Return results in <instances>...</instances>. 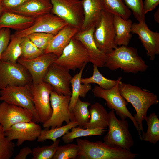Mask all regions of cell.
Instances as JSON below:
<instances>
[{
    "mask_svg": "<svg viewBox=\"0 0 159 159\" xmlns=\"http://www.w3.org/2000/svg\"><path fill=\"white\" fill-rule=\"evenodd\" d=\"M119 88L122 96L135 109L136 113L133 116L140 130L143 132V121L146 118L149 108L159 102L158 96L148 90L135 85L123 83L121 80L119 83Z\"/></svg>",
    "mask_w": 159,
    "mask_h": 159,
    "instance_id": "6da1fadb",
    "label": "cell"
},
{
    "mask_svg": "<svg viewBox=\"0 0 159 159\" xmlns=\"http://www.w3.org/2000/svg\"><path fill=\"white\" fill-rule=\"evenodd\" d=\"M106 54L104 67L111 70L120 69L126 73L136 74L148 67L135 48L127 46L118 47Z\"/></svg>",
    "mask_w": 159,
    "mask_h": 159,
    "instance_id": "7a4b0ae2",
    "label": "cell"
},
{
    "mask_svg": "<svg viewBox=\"0 0 159 159\" xmlns=\"http://www.w3.org/2000/svg\"><path fill=\"white\" fill-rule=\"evenodd\" d=\"M79 159H134L138 155L130 151L109 146L101 141L92 142L77 138Z\"/></svg>",
    "mask_w": 159,
    "mask_h": 159,
    "instance_id": "3957f363",
    "label": "cell"
},
{
    "mask_svg": "<svg viewBox=\"0 0 159 159\" xmlns=\"http://www.w3.org/2000/svg\"><path fill=\"white\" fill-rule=\"evenodd\" d=\"M108 127L109 130L103 138V142L113 148L130 151L134 143L128 121L118 119L114 110L111 109L108 113Z\"/></svg>",
    "mask_w": 159,
    "mask_h": 159,
    "instance_id": "277c9868",
    "label": "cell"
},
{
    "mask_svg": "<svg viewBox=\"0 0 159 159\" xmlns=\"http://www.w3.org/2000/svg\"><path fill=\"white\" fill-rule=\"evenodd\" d=\"M119 82L112 88L107 90L103 89L98 85L95 86L92 90V92L95 97L105 100L107 107L111 109L115 110L117 115L121 119L125 120L127 117L130 118L132 122L141 139V133L138 125L127 107L128 102L120 93L119 88Z\"/></svg>",
    "mask_w": 159,
    "mask_h": 159,
    "instance_id": "5b68a950",
    "label": "cell"
},
{
    "mask_svg": "<svg viewBox=\"0 0 159 159\" xmlns=\"http://www.w3.org/2000/svg\"><path fill=\"white\" fill-rule=\"evenodd\" d=\"M114 15L103 9L99 21L95 26L93 38L96 45L106 54L118 47L115 42V31L113 23Z\"/></svg>",
    "mask_w": 159,
    "mask_h": 159,
    "instance_id": "8992f818",
    "label": "cell"
},
{
    "mask_svg": "<svg viewBox=\"0 0 159 159\" xmlns=\"http://www.w3.org/2000/svg\"><path fill=\"white\" fill-rule=\"evenodd\" d=\"M30 85L9 86L0 90V100L29 110L33 114V122H40L35 109Z\"/></svg>",
    "mask_w": 159,
    "mask_h": 159,
    "instance_id": "52a82bcc",
    "label": "cell"
},
{
    "mask_svg": "<svg viewBox=\"0 0 159 159\" xmlns=\"http://www.w3.org/2000/svg\"><path fill=\"white\" fill-rule=\"evenodd\" d=\"M71 96L59 95L54 90L51 92L50 100L52 111L51 117L43 123L45 129L61 126L64 122L67 124L74 121V116L70 111L69 104Z\"/></svg>",
    "mask_w": 159,
    "mask_h": 159,
    "instance_id": "ba28073f",
    "label": "cell"
},
{
    "mask_svg": "<svg viewBox=\"0 0 159 159\" xmlns=\"http://www.w3.org/2000/svg\"><path fill=\"white\" fill-rule=\"evenodd\" d=\"M89 62L87 52L82 43L74 37L55 62L69 70L80 69Z\"/></svg>",
    "mask_w": 159,
    "mask_h": 159,
    "instance_id": "9c48e42d",
    "label": "cell"
},
{
    "mask_svg": "<svg viewBox=\"0 0 159 159\" xmlns=\"http://www.w3.org/2000/svg\"><path fill=\"white\" fill-rule=\"evenodd\" d=\"M50 0L52 5L51 13L80 29L84 20L82 0Z\"/></svg>",
    "mask_w": 159,
    "mask_h": 159,
    "instance_id": "30bf717a",
    "label": "cell"
},
{
    "mask_svg": "<svg viewBox=\"0 0 159 159\" xmlns=\"http://www.w3.org/2000/svg\"><path fill=\"white\" fill-rule=\"evenodd\" d=\"M32 83L30 73L21 64L0 60V90L9 86H23Z\"/></svg>",
    "mask_w": 159,
    "mask_h": 159,
    "instance_id": "8fae6325",
    "label": "cell"
},
{
    "mask_svg": "<svg viewBox=\"0 0 159 159\" xmlns=\"http://www.w3.org/2000/svg\"><path fill=\"white\" fill-rule=\"evenodd\" d=\"M30 87L36 112L40 122L43 124L49 119L52 113L50 96L53 88L44 81L37 84L32 83Z\"/></svg>",
    "mask_w": 159,
    "mask_h": 159,
    "instance_id": "7c38bea8",
    "label": "cell"
},
{
    "mask_svg": "<svg viewBox=\"0 0 159 159\" xmlns=\"http://www.w3.org/2000/svg\"><path fill=\"white\" fill-rule=\"evenodd\" d=\"M67 24L64 20L50 12L35 19L34 24L29 27L22 31H16L14 34L21 38L36 32L55 35Z\"/></svg>",
    "mask_w": 159,
    "mask_h": 159,
    "instance_id": "4fadbf2b",
    "label": "cell"
},
{
    "mask_svg": "<svg viewBox=\"0 0 159 159\" xmlns=\"http://www.w3.org/2000/svg\"><path fill=\"white\" fill-rule=\"evenodd\" d=\"M72 77L69 70L54 62L48 68L43 80L50 85L59 95L71 96L70 86Z\"/></svg>",
    "mask_w": 159,
    "mask_h": 159,
    "instance_id": "5bb4252c",
    "label": "cell"
},
{
    "mask_svg": "<svg viewBox=\"0 0 159 159\" xmlns=\"http://www.w3.org/2000/svg\"><path fill=\"white\" fill-rule=\"evenodd\" d=\"M33 119L32 113L27 109L4 101L0 104V124L5 131L14 124L33 121Z\"/></svg>",
    "mask_w": 159,
    "mask_h": 159,
    "instance_id": "9a60e30c",
    "label": "cell"
},
{
    "mask_svg": "<svg viewBox=\"0 0 159 159\" xmlns=\"http://www.w3.org/2000/svg\"><path fill=\"white\" fill-rule=\"evenodd\" d=\"M58 58L54 54L43 53L34 58L29 60L19 58L17 62L23 65L31 75L32 83L37 84L43 81V78L49 66Z\"/></svg>",
    "mask_w": 159,
    "mask_h": 159,
    "instance_id": "2e32d148",
    "label": "cell"
},
{
    "mask_svg": "<svg viewBox=\"0 0 159 159\" xmlns=\"http://www.w3.org/2000/svg\"><path fill=\"white\" fill-rule=\"evenodd\" d=\"M41 126L33 121L20 122L11 126L5 131V135L9 141L17 140L16 145H21L26 141H33L39 136Z\"/></svg>",
    "mask_w": 159,
    "mask_h": 159,
    "instance_id": "e0dca14e",
    "label": "cell"
},
{
    "mask_svg": "<svg viewBox=\"0 0 159 159\" xmlns=\"http://www.w3.org/2000/svg\"><path fill=\"white\" fill-rule=\"evenodd\" d=\"M131 33L138 35L151 61L159 54V33L150 30L145 22L132 23Z\"/></svg>",
    "mask_w": 159,
    "mask_h": 159,
    "instance_id": "ac0fdd59",
    "label": "cell"
},
{
    "mask_svg": "<svg viewBox=\"0 0 159 159\" xmlns=\"http://www.w3.org/2000/svg\"><path fill=\"white\" fill-rule=\"evenodd\" d=\"M95 27L84 30H80L74 37L83 44L88 53L89 62L98 68L105 66L106 54L100 50L97 47L93 38Z\"/></svg>",
    "mask_w": 159,
    "mask_h": 159,
    "instance_id": "d6986e66",
    "label": "cell"
},
{
    "mask_svg": "<svg viewBox=\"0 0 159 159\" xmlns=\"http://www.w3.org/2000/svg\"><path fill=\"white\" fill-rule=\"evenodd\" d=\"M80 30L67 24L54 35L49 44L44 51V53H52L58 57L71 39Z\"/></svg>",
    "mask_w": 159,
    "mask_h": 159,
    "instance_id": "ffe728a7",
    "label": "cell"
},
{
    "mask_svg": "<svg viewBox=\"0 0 159 159\" xmlns=\"http://www.w3.org/2000/svg\"><path fill=\"white\" fill-rule=\"evenodd\" d=\"M52 8L50 0H28L18 7L6 11L36 19L51 12Z\"/></svg>",
    "mask_w": 159,
    "mask_h": 159,
    "instance_id": "44dd1931",
    "label": "cell"
},
{
    "mask_svg": "<svg viewBox=\"0 0 159 159\" xmlns=\"http://www.w3.org/2000/svg\"><path fill=\"white\" fill-rule=\"evenodd\" d=\"M35 19L13 12L4 10L0 15V29L7 28L21 31L31 26Z\"/></svg>",
    "mask_w": 159,
    "mask_h": 159,
    "instance_id": "7402d4cb",
    "label": "cell"
},
{
    "mask_svg": "<svg viewBox=\"0 0 159 159\" xmlns=\"http://www.w3.org/2000/svg\"><path fill=\"white\" fill-rule=\"evenodd\" d=\"M84 20L80 29L95 27L99 21L103 8L100 0H82Z\"/></svg>",
    "mask_w": 159,
    "mask_h": 159,
    "instance_id": "603a6c76",
    "label": "cell"
},
{
    "mask_svg": "<svg viewBox=\"0 0 159 159\" xmlns=\"http://www.w3.org/2000/svg\"><path fill=\"white\" fill-rule=\"evenodd\" d=\"M130 19H125L120 16L114 15L113 23L115 31V42L118 47L127 46L132 35L131 27L132 24Z\"/></svg>",
    "mask_w": 159,
    "mask_h": 159,
    "instance_id": "cb8c5ba5",
    "label": "cell"
},
{
    "mask_svg": "<svg viewBox=\"0 0 159 159\" xmlns=\"http://www.w3.org/2000/svg\"><path fill=\"white\" fill-rule=\"evenodd\" d=\"M90 118L83 128L106 129L108 126V113L104 107L99 102L91 105L89 109Z\"/></svg>",
    "mask_w": 159,
    "mask_h": 159,
    "instance_id": "d4e9b609",
    "label": "cell"
},
{
    "mask_svg": "<svg viewBox=\"0 0 159 159\" xmlns=\"http://www.w3.org/2000/svg\"><path fill=\"white\" fill-rule=\"evenodd\" d=\"M85 66L80 69L79 72L72 77L70 81L72 91L69 107L72 112L78 99L80 97L85 98L87 93L92 89L90 84H83L81 82L82 74Z\"/></svg>",
    "mask_w": 159,
    "mask_h": 159,
    "instance_id": "484cf974",
    "label": "cell"
},
{
    "mask_svg": "<svg viewBox=\"0 0 159 159\" xmlns=\"http://www.w3.org/2000/svg\"><path fill=\"white\" fill-rule=\"evenodd\" d=\"M155 113L153 112L147 117L145 120L148 126L145 132H142L141 139L154 144L159 140V119Z\"/></svg>",
    "mask_w": 159,
    "mask_h": 159,
    "instance_id": "4316f807",
    "label": "cell"
},
{
    "mask_svg": "<svg viewBox=\"0 0 159 159\" xmlns=\"http://www.w3.org/2000/svg\"><path fill=\"white\" fill-rule=\"evenodd\" d=\"M103 9L114 15L120 16L125 19H129L131 11L123 0H100Z\"/></svg>",
    "mask_w": 159,
    "mask_h": 159,
    "instance_id": "83f0119b",
    "label": "cell"
},
{
    "mask_svg": "<svg viewBox=\"0 0 159 159\" xmlns=\"http://www.w3.org/2000/svg\"><path fill=\"white\" fill-rule=\"evenodd\" d=\"M22 38L14 34L11 35L9 42L2 54L0 60L15 63L20 58L21 51L20 44Z\"/></svg>",
    "mask_w": 159,
    "mask_h": 159,
    "instance_id": "f1b7e54d",
    "label": "cell"
},
{
    "mask_svg": "<svg viewBox=\"0 0 159 159\" xmlns=\"http://www.w3.org/2000/svg\"><path fill=\"white\" fill-rule=\"evenodd\" d=\"M77 126V122L73 121L60 127L42 130L37 140L39 142H44L47 140H50L54 142L72 128Z\"/></svg>",
    "mask_w": 159,
    "mask_h": 159,
    "instance_id": "f546056e",
    "label": "cell"
},
{
    "mask_svg": "<svg viewBox=\"0 0 159 159\" xmlns=\"http://www.w3.org/2000/svg\"><path fill=\"white\" fill-rule=\"evenodd\" d=\"M122 78L120 77L116 80L107 79L100 73L97 66L93 65V73L92 76L88 78H82L81 82L83 84L95 83L102 88L107 90L115 86Z\"/></svg>",
    "mask_w": 159,
    "mask_h": 159,
    "instance_id": "4dcf8cb0",
    "label": "cell"
},
{
    "mask_svg": "<svg viewBox=\"0 0 159 159\" xmlns=\"http://www.w3.org/2000/svg\"><path fill=\"white\" fill-rule=\"evenodd\" d=\"M91 105L88 102L82 101L80 97L77 100L72 112L74 121L77 122L78 127L83 128L89 122L90 115L88 107Z\"/></svg>",
    "mask_w": 159,
    "mask_h": 159,
    "instance_id": "1f68e13d",
    "label": "cell"
},
{
    "mask_svg": "<svg viewBox=\"0 0 159 159\" xmlns=\"http://www.w3.org/2000/svg\"><path fill=\"white\" fill-rule=\"evenodd\" d=\"M71 130V131H68L62 136V138L65 143H69L72 142L74 139L81 137L102 135L106 131L102 128L89 129L77 126L73 127Z\"/></svg>",
    "mask_w": 159,
    "mask_h": 159,
    "instance_id": "d6a6232c",
    "label": "cell"
},
{
    "mask_svg": "<svg viewBox=\"0 0 159 159\" xmlns=\"http://www.w3.org/2000/svg\"><path fill=\"white\" fill-rule=\"evenodd\" d=\"M20 46L21 53L19 58L23 59H32L44 53V51L35 45L27 36L22 37Z\"/></svg>",
    "mask_w": 159,
    "mask_h": 159,
    "instance_id": "836d02e7",
    "label": "cell"
},
{
    "mask_svg": "<svg viewBox=\"0 0 159 159\" xmlns=\"http://www.w3.org/2000/svg\"><path fill=\"white\" fill-rule=\"evenodd\" d=\"M60 141L58 139L50 145L38 146L34 148L32 150V159H52Z\"/></svg>",
    "mask_w": 159,
    "mask_h": 159,
    "instance_id": "e575fe53",
    "label": "cell"
},
{
    "mask_svg": "<svg viewBox=\"0 0 159 159\" xmlns=\"http://www.w3.org/2000/svg\"><path fill=\"white\" fill-rule=\"evenodd\" d=\"M79 150L77 144L69 143L66 145L59 146L52 159H76Z\"/></svg>",
    "mask_w": 159,
    "mask_h": 159,
    "instance_id": "d590c367",
    "label": "cell"
},
{
    "mask_svg": "<svg viewBox=\"0 0 159 159\" xmlns=\"http://www.w3.org/2000/svg\"><path fill=\"white\" fill-rule=\"evenodd\" d=\"M15 144L9 140L0 124V159H9L14 153Z\"/></svg>",
    "mask_w": 159,
    "mask_h": 159,
    "instance_id": "8d00e7d4",
    "label": "cell"
},
{
    "mask_svg": "<svg viewBox=\"0 0 159 159\" xmlns=\"http://www.w3.org/2000/svg\"><path fill=\"white\" fill-rule=\"evenodd\" d=\"M54 35L49 33L36 32L31 33L27 36L35 45L44 52Z\"/></svg>",
    "mask_w": 159,
    "mask_h": 159,
    "instance_id": "74e56055",
    "label": "cell"
},
{
    "mask_svg": "<svg viewBox=\"0 0 159 159\" xmlns=\"http://www.w3.org/2000/svg\"><path fill=\"white\" fill-rule=\"evenodd\" d=\"M123 0L138 22H145L146 18L143 10V0Z\"/></svg>",
    "mask_w": 159,
    "mask_h": 159,
    "instance_id": "f35d334b",
    "label": "cell"
},
{
    "mask_svg": "<svg viewBox=\"0 0 159 159\" xmlns=\"http://www.w3.org/2000/svg\"><path fill=\"white\" fill-rule=\"evenodd\" d=\"M11 35L10 29L5 28L0 29V60L2 54L9 42Z\"/></svg>",
    "mask_w": 159,
    "mask_h": 159,
    "instance_id": "ab89813d",
    "label": "cell"
},
{
    "mask_svg": "<svg viewBox=\"0 0 159 159\" xmlns=\"http://www.w3.org/2000/svg\"><path fill=\"white\" fill-rule=\"evenodd\" d=\"M28 0H0L3 11H9L21 5Z\"/></svg>",
    "mask_w": 159,
    "mask_h": 159,
    "instance_id": "60d3db41",
    "label": "cell"
},
{
    "mask_svg": "<svg viewBox=\"0 0 159 159\" xmlns=\"http://www.w3.org/2000/svg\"><path fill=\"white\" fill-rule=\"evenodd\" d=\"M159 4V0H145L143 9L145 14L154 10Z\"/></svg>",
    "mask_w": 159,
    "mask_h": 159,
    "instance_id": "b9f144b4",
    "label": "cell"
},
{
    "mask_svg": "<svg viewBox=\"0 0 159 159\" xmlns=\"http://www.w3.org/2000/svg\"><path fill=\"white\" fill-rule=\"evenodd\" d=\"M32 150L29 147H26L21 148L18 154L14 158V159H26L28 155L32 154Z\"/></svg>",
    "mask_w": 159,
    "mask_h": 159,
    "instance_id": "7bdbcfd3",
    "label": "cell"
},
{
    "mask_svg": "<svg viewBox=\"0 0 159 159\" xmlns=\"http://www.w3.org/2000/svg\"><path fill=\"white\" fill-rule=\"evenodd\" d=\"M155 21L158 23H159V9L158 8L154 14Z\"/></svg>",
    "mask_w": 159,
    "mask_h": 159,
    "instance_id": "ee69618b",
    "label": "cell"
},
{
    "mask_svg": "<svg viewBox=\"0 0 159 159\" xmlns=\"http://www.w3.org/2000/svg\"><path fill=\"white\" fill-rule=\"evenodd\" d=\"M3 11V9L1 4L0 3V15Z\"/></svg>",
    "mask_w": 159,
    "mask_h": 159,
    "instance_id": "f6af8a7d",
    "label": "cell"
}]
</instances>
